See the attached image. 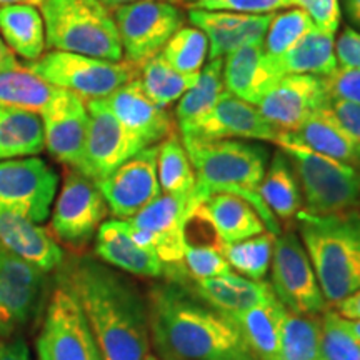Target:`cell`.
<instances>
[{"instance_id":"1","label":"cell","mask_w":360,"mask_h":360,"mask_svg":"<svg viewBox=\"0 0 360 360\" xmlns=\"http://www.w3.org/2000/svg\"><path fill=\"white\" fill-rule=\"evenodd\" d=\"M58 287L74 295L103 360H143L150 349L147 297L105 262L79 255L56 269Z\"/></svg>"},{"instance_id":"2","label":"cell","mask_w":360,"mask_h":360,"mask_svg":"<svg viewBox=\"0 0 360 360\" xmlns=\"http://www.w3.org/2000/svg\"><path fill=\"white\" fill-rule=\"evenodd\" d=\"M146 297L150 344L164 360H255L232 319L187 282L157 283Z\"/></svg>"},{"instance_id":"3","label":"cell","mask_w":360,"mask_h":360,"mask_svg":"<svg viewBox=\"0 0 360 360\" xmlns=\"http://www.w3.org/2000/svg\"><path fill=\"white\" fill-rule=\"evenodd\" d=\"M182 142L195 170L197 204L212 193L237 195L257 210L269 232L281 236V222L259 195V186L270 160V150L264 143L240 139L202 141L192 137H182Z\"/></svg>"},{"instance_id":"4","label":"cell","mask_w":360,"mask_h":360,"mask_svg":"<svg viewBox=\"0 0 360 360\" xmlns=\"http://www.w3.org/2000/svg\"><path fill=\"white\" fill-rule=\"evenodd\" d=\"M327 304L335 305L360 289V209L295 217Z\"/></svg>"},{"instance_id":"5","label":"cell","mask_w":360,"mask_h":360,"mask_svg":"<svg viewBox=\"0 0 360 360\" xmlns=\"http://www.w3.org/2000/svg\"><path fill=\"white\" fill-rule=\"evenodd\" d=\"M40 13L52 51L124 60L114 13L98 0H45Z\"/></svg>"},{"instance_id":"6","label":"cell","mask_w":360,"mask_h":360,"mask_svg":"<svg viewBox=\"0 0 360 360\" xmlns=\"http://www.w3.org/2000/svg\"><path fill=\"white\" fill-rule=\"evenodd\" d=\"M289 157L302 192V210L310 215L339 214L360 207V169L309 148L278 146Z\"/></svg>"},{"instance_id":"7","label":"cell","mask_w":360,"mask_h":360,"mask_svg":"<svg viewBox=\"0 0 360 360\" xmlns=\"http://www.w3.org/2000/svg\"><path fill=\"white\" fill-rule=\"evenodd\" d=\"M27 67L45 82L69 90L84 101L109 97L117 89L141 75V69L127 60L112 62L60 51L44 53Z\"/></svg>"},{"instance_id":"8","label":"cell","mask_w":360,"mask_h":360,"mask_svg":"<svg viewBox=\"0 0 360 360\" xmlns=\"http://www.w3.org/2000/svg\"><path fill=\"white\" fill-rule=\"evenodd\" d=\"M114 20L124 58L139 69L164 51L186 17L172 0H137L115 8Z\"/></svg>"},{"instance_id":"9","label":"cell","mask_w":360,"mask_h":360,"mask_svg":"<svg viewBox=\"0 0 360 360\" xmlns=\"http://www.w3.org/2000/svg\"><path fill=\"white\" fill-rule=\"evenodd\" d=\"M270 289L285 310L299 315H322L327 300L319 285L307 250L295 232H282L274 240Z\"/></svg>"},{"instance_id":"10","label":"cell","mask_w":360,"mask_h":360,"mask_svg":"<svg viewBox=\"0 0 360 360\" xmlns=\"http://www.w3.org/2000/svg\"><path fill=\"white\" fill-rule=\"evenodd\" d=\"M35 349L39 360H103L79 302L58 285L49 299Z\"/></svg>"},{"instance_id":"11","label":"cell","mask_w":360,"mask_h":360,"mask_svg":"<svg viewBox=\"0 0 360 360\" xmlns=\"http://www.w3.org/2000/svg\"><path fill=\"white\" fill-rule=\"evenodd\" d=\"M109 212L97 184L69 169L53 205L51 232L58 242L79 250L92 240Z\"/></svg>"},{"instance_id":"12","label":"cell","mask_w":360,"mask_h":360,"mask_svg":"<svg viewBox=\"0 0 360 360\" xmlns=\"http://www.w3.org/2000/svg\"><path fill=\"white\" fill-rule=\"evenodd\" d=\"M58 175L39 157L0 160V207L42 224L51 214Z\"/></svg>"},{"instance_id":"13","label":"cell","mask_w":360,"mask_h":360,"mask_svg":"<svg viewBox=\"0 0 360 360\" xmlns=\"http://www.w3.org/2000/svg\"><path fill=\"white\" fill-rule=\"evenodd\" d=\"M47 274L0 249V337L19 335L39 317Z\"/></svg>"},{"instance_id":"14","label":"cell","mask_w":360,"mask_h":360,"mask_svg":"<svg viewBox=\"0 0 360 360\" xmlns=\"http://www.w3.org/2000/svg\"><path fill=\"white\" fill-rule=\"evenodd\" d=\"M87 102L89 129L79 172L94 182L105 179L146 146L129 132L105 105L103 98Z\"/></svg>"},{"instance_id":"15","label":"cell","mask_w":360,"mask_h":360,"mask_svg":"<svg viewBox=\"0 0 360 360\" xmlns=\"http://www.w3.org/2000/svg\"><path fill=\"white\" fill-rule=\"evenodd\" d=\"M96 184L112 215L122 220L134 217L162 193L157 175V146L146 147Z\"/></svg>"},{"instance_id":"16","label":"cell","mask_w":360,"mask_h":360,"mask_svg":"<svg viewBox=\"0 0 360 360\" xmlns=\"http://www.w3.org/2000/svg\"><path fill=\"white\" fill-rule=\"evenodd\" d=\"M330 101L323 77L283 75L260 98L257 109L278 132H294Z\"/></svg>"},{"instance_id":"17","label":"cell","mask_w":360,"mask_h":360,"mask_svg":"<svg viewBox=\"0 0 360 360\" xmlns=\"http://www.w3.org/2000/svg\"><path fill=\"white\" fill-rule=\"evenodd\" d=\"M45 148L69 169H79L89 129L87 102L69 90L57 89L40 112Z\"/></svg>"},{"instance_id":"18","label":"cell","mask_w":360,"mask_h":360,"mask_svg":"<svg viewBox=\"0 0 360 360\" xmlns=\"http://www.w3.org/2000/svg\"><path fill=\"white\" fill-rule=\"evenodd\" d=\"M278 130L260 114L252 103L225 92L214 109L200 117L197 122L180 130V137L220 141V139H240V141L274 142Z\"/></svg>"},{"instance_id":"19","label":"cell","mask_w":360,"mask_h":360,"mask_svg":"<svg viewBox=\"0 0 360 360\" xmlns=\"http://www.w3.org/2000/svg\"><path fill=\"white\" fill-rule=\"evenodd\" d=\"M103 102L115 119L141 139L146 147L159 146L170 135L177 134V120L147 96L141 79L130 80L103 98Z\"/></svg>"},{"instance_id":"20","label":"cell","mask_w":360,"mask_h":360,"mask_svg":"<svg viewBox=\"0 0 360 360\" xmlns=\"http://www.w3.org/2000/svg\"><path fill=\"white\" fill-rule=\"evenodd\" d=\"M272 15L188 8V20L209 39V60L224 58L242 45L264 39Z\"/></svg>"},{"instance_id":"21","label":"cell","mask_w":360,"mask_h":360,"mask_svg":"<svg viewBox=\"0 0 360 360\" xmlns=\"http://www.w3.org/2000/svg\"><path fill=\"white\" fill-rule=\"evenodd\" d=\"M276 143L309 148L360 169V143L339 122L330 105L315 110L294 132L278 134Z\"/></svg>"},{"instance_id":"22","label":"cell","mask_w":360,"mask_h":360,"mask_svg":"<svg viewBox=\"0 0 360 360\" xmlns=\"http://www.w3.org/2000/svg\"><path fill=\"white\" fill-rule=\"evenodd\" d=\"M281 77L283 75L265 53L264 39L242 45L224 57L225 90L252 105H257Z\"/></svg>"},{"instance_id":"23","label":"cell","mask_w":360,"mask_h":360,"mask_svg":"<svg viewBox=\"0 0 360 360\" xmlns=\"http://www.w3.org/2000/svg\"><path fill=\"white\" fill-rule=\"evenodd\" d=\"M0 249L49 274L64 262V250L47 229L0 207Z\"/></svg>"},{"instance_id":"24","label":"cell","mask_w":360,"mask_h":360,"mask_svg":"<svg viewBox=\"0 0 360 360\" xmlns=\"http://www.w3.org/2000/svg\"><path fill=\"white\" fill-rule=\"evenodd\" d=\"M96 254L102 262L137 277H162L164 267L154 252L142 249L122 219L105 220L96 233Z\"/></svg>"},{"instance_id":"25","label":"cell","mask_w":360,"mask_h":360,"mask_svg":"<svg viewBox=\"0 0 360 360\" xmlns=\"http://www.w3.org/2000/svg\"><path fill=\"white\" fill-rule=\"evenodd\" d=\"M195 209L209 220L222 244H236L267 229L249 202L231 193H212Z\"/></svg>"},{"instance_id":"26","label":"cell","mask_w":360,"mask_h":360,"mask_svg":"<svg viewBox=\"0 0 360 360\" xmlns=\"http://www.w3.org/2000/svg\"><path fill=\"white\" fill-rule=\"evenodd\" d=\"M285 312V307L274 295L267 302L244 312L229 314V317L240 330L242 339L255 360H278L281 327Z\"/></svg>"},{"instance_id":"27","label":"cell","mask_w":360,"mask_h":360,"mask_svg":"<svg viewBox=\"0 0 360 360\" xmlns=\"http://www.w3.org/2000/svg\"><path fill=\"white\" fill-rule=\"evenodd\" d=\"M259 195L274 217L282 222H292L302 210L299 179L290 159L282 148L274 152L272 159L269 160L267 170L259 186Z\"/></svg>"},{"instance_id":"28","label":"cell","mask_w":360,"mask_h":360,"mask_svg":"<svg viewBox=\"0 0 360 360\" xmlns=\"http://www.w3.org/2000/svg\"><path fill=\"white\" fill-rule=\"evenodd\" d=\"M193 283H195V292L207 304L227 315L244 312L255 305L267 302L274 297L270 283L250 281L233 272Z\"/></svg>"},{"instance_id":"29","label":"cell","mask_w":360,"mask_h":360,"mask_svg":"<svg viewBox=\"0 0 360 360\" xmlns=\"http://www.w3.org/2000/svg\"><path fill=\"white\" fill-rule=\"evenodd\" d=\"M272 60L281 75L328 77L339 69L335 56V35L314 27L289 52Z\"/></svg>"},{"instance_id":"30","label":"cell","mask_w":360,"mask_h":360,"mask_svg":"<svg viewBox=\"0 0 360 360\" xmlns=\"http://www.w3.org/2000/svg\"><path fill=\"white\" fill-rule=\"evenodd\" d=\"M0 35L13 53L35 62L45 51V25L37 7L25 4L0 7Z\"/></svg>"},{"instance_id":"31","label":"cell","mask_w":360,"mask_h":360,"mask_svg":"<svg viewBox=\"0 0 360 360\" xmlns=\"http://www.w3.org/2000/svg\"><path fill=\"white\" fill-rule=\"evenodd\" d=\"M44 148L40 115L0 103V160L32 157Z\"/></svg>"},{"instance_id":"32","label":"cell","mask_w":360,"mask_h":360,"mask_svg":"<svg viewBox=\"0 0 360 360\" xmlns=\"http://www.w3.org/2000/svg\"><path fill=\"white\" fill-rule=\"evenodd\" d=\"M57 87H53L29 67L20 65L17 58H12L0 70V103L13 109L40 114L51 102Z\"/></svg>"},{"instance_id":"33","label":"cell","mask_w":360,"mask_h":360,"mask_svg":"<svg viewBox=\"0 0 360 360\" xmlns=\"http://www.w3.org/2000/svg\"><path fill=\"white\" fill-rule=\"evenodd\" d=\"M157 175L164 193L191 199L199 205L195 199V170L187 148L177 134L170 135L157 146Z\"/></svg>"},{"instance_id":"34","label":"cell","mask_w":360,"mask_h":360,"mask_svg":"<svg viewBox=\"0 0 360 360\" xmlns=\"http://www.w3.org/2000/svg\"><path fill=\"white\" fill-rule=\"evenodd\" d=\"M225 92L224 58H212L200 70L197 82L177 102L175 120L179 130L188 127L212 110Z\"/></svg>"},{"instance_id":"35","label":"cell","mask_w":360,"mask_h":360,"mask_svg":"<svg viewBox=\"0 0 360 360\" xmlns=\"http://www.w3.org/2000/svg\"><path fill=\"white\" fill-rule=\"evenodd\" d=\"M278 360H322L321 315H299L287 310L281 327Z\"/></svg>"},{"instance_id":"36","label":"cell","mask_w":360,"mask_h":360,"mask_svg":"<svg viewBox=\"0 0 360 360\" xmlns=\"http://www.w3.org/2000/svg\"><path fill=\"white\" fill-rule=\"evenodd\" d=\"M139 79H141L142 87L147 92V96L157 105L167 109L174 102H179L180 97L197 82L199 74L188 75L175 70L159 53V56L152 57L150 60H147L141 67Z\"/></svg>"},{"instance_id":"37","label":"cell","mask_w":360,"mask_h":360,"mask_svg":"<svg viewBox=\"0 0 360 360\" xmlns=\"http://www.w3.org/2000/svg\"><path fill=\"white\" fill-rule=\"evenodd\" d=\"M276 237L272 232H264L236 244H224L220 252L232 270L250 281H264L270 269Z\"/></svg>"},{"instance_id":"38","label":"cell","mask_w":360,"mask_h":360,"mask_svg":"<svg viewBox=\"0 0 360 360\" xmlns=\"http://www.w3.org/2000/svg\"><path fill=\"white\" fill-rule=\"evenodd\" d=\"M160 56L182 74L197 75L204 69L209 57V39L197 27H180Z\"/></svg>"},{"instance_id":"39","label":"cell","mask_w":360,"mask_h":360,"mask_svg":"<svg viewBox=\"0 0 360 360\" xmlns=\"http://www.w3.org/2000/svg\"><path fill=\"white\" fill-rule=\"evenodd\" d=\"M314 22L302 8L289 7L276 12L270 19L264 37L265 53L272 58L282 57L290 51L304 35L314 29Z\"/></svg>"},{"instance_id":"40","label":"cell","mask_w":360,"mask_h":360,"mask_svg":"<svg viewBox=\"0 0 360 360\" xmlns=\"http://www.w3.org/2000/svg\"><path fill=\"white\" fill-rule=\"evenodd\" d=\"M322 360H360V339L350 328L347 319L335 310L321 315Z\"/></svg>"},{"instance_id":"41","label":"cell","mask_w":360,"mask_h":360,"mask_svg":"<svg viewBox=\"0 0 360 360\" xmlns=\"http://www.w3.org/2000/svg\"><path fill=\"white\" fill-rule=\"evenodd\" d=\"M182 270L187 281L200 282L207 278L222 277L233 272L217 247L187 245L182 260Z\"/></svg>"},{"instance_id":"42","label":"cell","mask_w":360,"mask_h":360,"mask_svg":"<svg viewBox=\"0 0 360 360\" xmlns=\"http://www.w3.org/2000/svg\"><path fill=\"white\" fill-rule=\"evenodd\" d=\"M290 7V0H192L187 8L267 15Z\"/></svg>"},{"instance_id":"43","label":"cell","mask_w":360,"mask_h":360,"mask_svg":"<svg viewBox=\"0 0 360 360\" xmlns=\"http://www.w3.org/2000/svg\"><path fill=\"white\" fill-rule=\"evenodd\" d=\"M290 7L302 8L312 19L317 29L328 32L332 35L337 34L340 27V0H290Z\"/></svg>"},{"instance_id":"44","label":"cell","mask_w":360,"mask_h":360,"mask_svg":"<svg viewBox=\"0 0 360 360\" xmlns=\"http://www.w3.org/2000/svg\"><path fill=\"white\" fill-rule=\"evenodd\" d=\"M323 79L330 98H340L360 105V70L339 67L334 74Z\"/></svg>"},{"instance_id":"45","label":"cell","mask_w":360,"mask_h":360,"mask_svg":"<svg viewBox=\"0 0 360 360\" xmlns=\"http://www.w3.org/2000/svg\"><path fill=\"white\" fill-rule=\"evenodd\" d=\"M335 56L339 67L360 70V32L345 27L335 40Z\"/></svg>"},{"instance_id":"46","label":"cell","mask_w":360,"mask_h":360,"mask_svg":"<svg viewBox=\"0 0 360 360\" xmlns=\"http://www.w3.org/2000/svg\"><path fill=\"white\" fill-rule=\"evenodd\" d=\"M330 109L334 110V114L339 122L344 125L345 130L352 135L360 143V105L354 102L340 101V98H332L330 101Z\"/></svg>"},{"instance_id":"47","label":"cell","mask_w":360,"mask_h":360,"mask_svg":"<svg viewBox=\"0 0 360 360\" xmlns=\"http://www.w3.org/2000/svg\"><path fill=\"white\" fill-rule=\"evenodd\" d=\"M0 360H30V350L24 337H0Z\"/></svg>"},{"instance_id":"48","label":"cell","mask_w":360,"mask_h":360,"mask_svg":"<svg viewBox=\"0 0 360 360\" xmlns=\"http://www.w3.org/2000/svg\"><path fill=\"white\" fill-rule=\"evenodd\" d=\"M335 312L347 321H360V289L337 302Z\"/></svg>"},{"instance_id":"49","label":"cell","mask_w":360,"mask_h":360,"mask_svg":"<svg viewBox=\"0 0 360 360\" xmlns=\"http://www.w3.org/2000/svg\"><path fill=\"white\" fill-rule=\"evenodd\" d=\"M342 7L354 29L360 32V0H342Z\"/></svg>"},{"instance_id":"50","label":"cell","mask_w":360,"mask_h":360,"mask_svg":"<svg viewBox=\"0 0 360 360\" xmlns=\"http://www.w3.org/2000/svg\"><path fill=\"white\" fill-rule=\"evenodd\" d=\"M12 58H15V56H13V52L7 47L2 37H0V70H2Z\"/></svg>"},{"instance_id":"51","label":"cell","mask_w":360,"mask_h":360,"mask_svg":"<svg viewBox=\"0 0 360 360\" xmlns=\"http://www.w3.org/2000/svg\"><path fill=\"white\" fill-rule=\"evenodd\" d=\"M45 0H0V7L4 6H13V4H25V6L40 7Z\"/></svg>"},{"instance_id":"52","label":"cell","mask_w":360,"mask_h":360,"mask_svg":"<svg viewBox=\"0 0 360 360\" xmlns=\"http://www.w3.org/2000/svg\"><path fill=\"white\" fill-rule=\"evenodd\" d=\"M98 2H102L103 6L109 8L110 12H114L115 8H119V7H122V6H127V4L137 2V0H98Z\"/></svg>"},{"instance_id":"53","label":"cell","mask_w":360,"mask_h":360,"mask_svg":"<svg viewBox=\"0 0 360 360\" xmlns=\"http://www.w3.org/2000/svg\"><path fill=\"white\" fill-rule=\"evenodd\" d=\"M349 323H350V328L354 330V334L360 339V321H349Z\"/></svg>"},{"instance_id":"54","label":"cell","mask_w":360,"mask_h":360,"mask_svg":"<svg viewBox=\"0 0 360 360\" xmlns=\"http://www.w3.org/2000/svg\"><path fill=\"white\" fill-rule=\"evenodd\" d=\"M143 360H160V359L155 357V355H152V354H147V357L143 359Z\"/></svg>"},{"instance_id":"55","label":"cell","mask_w":360,"mask_h":360,"mask_svg":"<svg viewBox=\"0 0 360 360\" xmlns=\"http://www.w3.org/2000/svg\"><path fill=\"white\" fill-rule=\"evenodd\" d=\"M179 2H182V4H184V6H186V7H187V6H188V4H191V2H192V0H179Z\"/></svg>"}]
</instances>
